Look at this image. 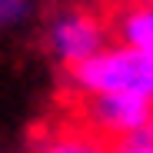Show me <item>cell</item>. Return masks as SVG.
<instances>
[{"instance_id": "7a4b0ae2", "label": "cell", "mask_w": 153, "mask_h": 153, "mask_svg": "<svg viewBox=\"0 0 153 153\" xmlns=\"http://www.w3.org/2000/svg\"><path fill=\"white\" fill-rule=\"evenodd\" d=\"M146 107L150 100L137 93H80L76 126L90 130L107 143H117L146 126Z\"/></svg>"}, {"instance_id": "5b68a950", "label": "cell", "mask_w": 153, "mask_h": 153, "mask_svg": "<svg viewBox=\"0 0 153 153\" xmlns=\"http://www.w3.org/2000/svg\"><path fill=\"white\" fill-rule=\"evenodd\" d=\"M37 153H113V143L100 140L90 130L73 123V126H63L60 133H50L37 146Z\"/></svg>"}, {"instance_id": "3957f363", "label": "cell", "mask_w": 153, "mask_h": 153, "mask_svg": "<svg viewBox=\"0 0 153 153\" xmlns=\"http://www.w3.org/2000/svg\"><path fill=\"white\" fill-rule=\"evenodd\" d=\"M107 37H110L107 23L87 10H70L50 27V47L67 70L107 50Z\"/></svg>"}, {"instance_id": "52a82bcc", "label": "cell", "mask_w": 153, "mask_h": 153, "mask_svg": "<svg viewBox=\"0 0 153 153\" xmlns=\"http://www.w3.org/2000/svg\"><path fill=\"white\" fill-rule=\"evenodd\" d=\"M113 153H153V143H140L133 137H123L113 143Z\"/></svg>"}, {"instance_id": "8992f818", "label": "cell", "mask_w": 153, "mask_h": 153, "mask_svg": "<svg viewBox=\"0 0 153 153\" xmlns=\"http://www.w3.org/2000/svg\"><path fill=\"white\" fill-rule=\"evenodd\" d=\"M30 10L27 0H0V27H13L17 20H23Z\"/></svg>"}, {"instance_id": "ba28073f", "label": "cell", "mask_w": 153, "mask_h": 153, "mask_svg": "<svg viewBox=\"0 0 153 153\" xmlns=\"http://www.w3.org/2000/svg\"><path fill=\"white\" fill-rule=\"evenodd\" d=\"M146 130H153V97H150V107H146Z\"/></svg>"}, {"instance_id": "9c48e42d", "label": "cell", "mask_w": 153, "mask_h": 153, "mask_svg": "<svg viewBox=\"0 0 153 153\" xmlns=\"http://www.w3.org/2000/svg\"><path fill=\"white\" fill-rule=\"evenodd\" d=\"M137 4H146V7H153V0H137Z\"/></svg>"}, {"instance_id": "277c9868", "label": "cell", "mask_w": 153, "mask_h": 153, "mask_svg": "<svg viewBox=\"0 0 153 153\" xmlns=\"http://www.w3.org/2000/svg\"><path fill=\"white\" fill-rule=\"evenodd\" d=\"M107 30L120 40V47L140 50V53H153V7L130 0V4H123L110 17Z\"/></svg>"}, {"instance_id": "6da1fadb", "label": "cell", "mask_w": 153, "mask_h": 153, "mask_svg": "<svg viewBox=\"0 0 153 153\" xmlns=\"http://www.w3.org/2000/svg\"><path fill=\"white\" fill-rule=\"evenodd\" d=\"M76 93H137L153 97V53L130 47H107L97 57L70 67Z\"/></svg>"}]
</instances>
